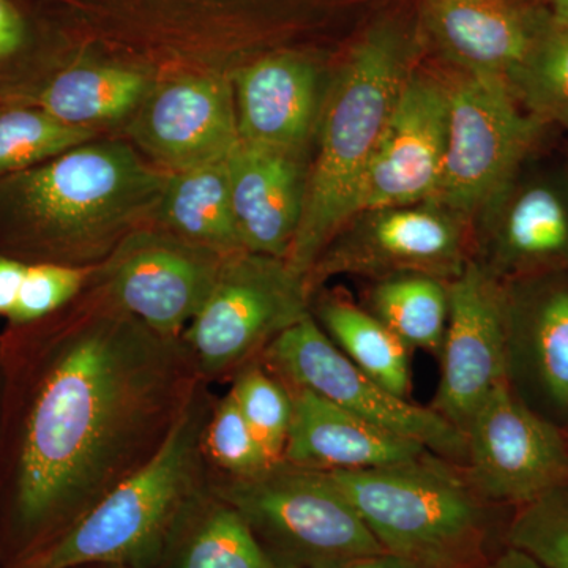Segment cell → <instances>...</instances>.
<instances>
[{
    "label": "cell",
    "mask_w": 568,
    "mask_h": 568,
    "mask_svg": "<svg viewBox=\"0 0 568 568\" xmlns=\"http://www.w3.org/2000/svg\"><path fill=\"white\" fill-rule=\"evenodd\" d=\"M185 346L121 312L48 355L22 428L11 534L47 544L155 455L197 384Z\"/></svg>",
    "instance_id": "1"
},
{
    "label": "cell",
    "mask_w": 568,
    "mask_h": 568,
    "mask_svg": "<svg viewBox=\"0 0 568 568\" xmlns=\"http://www.w3.org/2000/svg\"><path fill=\"white\" fill-rule=\"evenodd\" d=\"M213 407L200 381L148 463L47 544L9 568H159L201 493Z\"/></svg>",
    "instance_id": "2"
},
{
    "label": "cell",
    "mask_w": 568,
    "mask_h": 568,
    "mask_svg": "<svg viewBox=\"0 0 568 568\" xmlns=\"http://www.w3.org/2000/svg\"><path fill=\"white\" fill-rule=\"evenodd\" d=\"M377 544L420 568H484L506 548L503 510L463 465L425 452L395 465L328 473Z\"/></svg>",
    "instance_id": "3"
},
{
    "label": "cell",
    "mask_w": 568,
    "mask_h": 568,
    "mask_svg": "<svg viewBox=\"0 0 568 568\" xmlns=\"http://www.w3.org/2000/svg\"><path fill=\"white\" fill-rule=\"evenodd\" d=\"M168 173L122 141L85 142L14 174L3 193L43 244L71 261L114 252L155 215Z\"/></svg>",
    "instance_id": "4"
},
{
    "label": "cell",
    "mask_w": 568,
    "mask_h": 568,
    "mask_svg": "<svg viewBox=\"0 0 568 568\" xmlns=\"http://www.w3.org/2000/svg\"><path fill=\"white\" fill-rule=\"evenodd\" d=\"M407 50L390 29L369 33L336 78L308 170L304 212L286 261L308 275L328 242L357 213L373 153L405 82Z\"/></svg>",
    "instance_id": "5"
},
{
    "label": "cell",
    "mask_w": 568,
    "mask_h": 568,
    "mask_svg": "<svg viewBox=\"0 0 568 568\" xmlns=\"http://www.w3.org/2000/svg\"><path fill=\"white\" fill-rule=\"evenodd\" d=\"M215 488L278 568H334L383 555L331 474L282 462Z\"/></svg>",
    "instance_id": "6"
},
{
    "label": "cell",
    "mask_w": 568,
    "mask_h": 568,
    "mask_svg": "<svg viewBox=\"0 0 568 568\" xmlns=\"http://www.w3.org/2000/svg\"><path fill=\"white\" fill-rule=\"evenodd\" d=\"M306 276L283 257L224 254L215 283L183 342L197 373L219 376L261 357L287 328L312 315Z\"/></svg>",
    "instance_id": "7"
},
{
    "label": "cell",
    "mask_w": 568,
    "mask_h": 568,
    "mask_svg": "<svg viewBox=\"0 0 568 568\" xmlns=\"http://www.w3.org/2000/svg\"><path fill=\"white\" fill-rule=\"evenodd\" d=\"M551 130L519 104L506 78L465 73L448 88L447 151L433 200L473 226Z\"/></svg>",
    "instance_id": "8"
},
{
    "label": "cell",
    "mask_w": 568,
    "mask_h": 568,
    "mask_svg": "<svg viewBox=\"0 0 568 568\" xmlns=\"http://www.w3.org/2000/svg\"><path fill=\"white\" fill-rule=\"evenodd\" d=\"M473 250V226L436 200L355 213L306 275L310 291L338 275L376 282L420 274L457 278Z\"/></svg>",
    "instance_id": "9"
},
{
    "label": "cell",
    "mask_w": 568,
    "mask_h": 568,
    "mask_svg": "<svg viewBox=\"0 0 568 568\" xmlns=\"http://www.w3.org/2000/svg\"><path fill=\"white\" fill-rule=\"evenodd\" d=\"M261 362L290 388H304L426 450L463 465L462 429L432 406L414 405L354 365L328 338L313 313L276 336Z\"/></svg>",
    "instance_id": "10"
},
{
    "label": "cell",
    "mask_w": 568,
    "mask_h": 568,
    "mask_svg": "<svg viewBox=\"0 0 568 568\" xmlns=\"http://www.w3.org/2000/svg\"><path fill=\"white\" fill-rule=\"evenodd\" d=\"M541 145L473 222L470 260L499 282L568 274V171Z\"/></svg>",
    "instance_id": "11"
},
{
    "label": "cell",
    "mask_w": 568,
    "mask_h": 568,
    "mask_svg": "<svg viewBox=\"0 0 568 568\" xmlns=\"http://www.w3.org/2000/svg\"><path fill=\"white\" fill-rule=\"evenodd\" d=\"M463 435V469L495 506H525L568 484L567 432L523 405L506 383L474 410Z\"/></svg>",
    "instance_id": "12"
},
{
    "label": "cell",
    "mask_w": 568,
    "mask_h": 568,
    "mask_svg": "<svg viewBox=\"0 0 568 568\" xmlns=\"http://www.w3.org/2000/svg\"><path fill=\"white\" fill-rule=\"evenodd\" d=\"M224 254L166 230H134L112 252L108 284L123 312L175 339L211 293Z\"/></svg>",
    "instance_id": "13"
},
{
    "label": "cell",
    "mask_w": 568,
    "mask_h": 568,
    "mask_svg": "<svg viewBox=\"0 0 568 568\" xmlns=\"http://www.w3.org/2000/svg\"><path fill=\"white\" fill-rule=\"evenodd\" d=\"M506 384L523 405L568 429V274L503 283Z\"/></svg>",
    "instance_id": "14"
},
{
    "label": "cell",
    "mask_w": 568,
    "mask_h": 568,
    "mask_svg": "<svg viewBox=\"0 0 568 568\" xmlns=\"http://www.w3.org/2000/svg\"><path fill=\"white\" fill-rule=\"evenodd\" d=\"M448 297L440 379L432 407L463 432L480 403L506 383L504 286L469 260L448 283Z\"/></svg>",
    "instance_id": "15"
},
{
    "label": "cell",
    "mask_w": 568,
    "mask_h": 568,
    "mask_svg": "<svg viewBox=\"0 0 568 568\" xmlns=\"http://www.w3.org/2000/svg\"><path fill=\"white\" fill-rule=\"evenodd\" d=\"M447 138V85L409 71L366 170L357 212L433 200Z\"/></svg>",
    "instance_id": "16"
},
{
    "label": "cell",
    "mask_w": 568,
    "mask_h": 568,
    "mask_svg": "<svg viewBox=\"0 0 568 568\" xmlns=\"http://www.w3.org/2000/svg\"><path fill=\"white\" fill-rule=\"evenodd\" d=\"M130 134L164 173L224 162L241 142L233 91L216 78L164 84L144 99Z\"/></svg>",
    "instance_id": "17"
},
{
    "label": "cell",
    "mask_w": 568,
    "mask_h": 568,
    "mask_svg": "<svg viewBox=\"0 0 568 568\" xmlns=\"http://www.w3.org/2000/svg\"><path fill=\"white\" fill-rule=\"evenodd\" d=\"M226 164L242 246L286 260L304 212V152L241 141Z\"/></svg>",
    "instance_id": "18"
},
{
    "label": "cell",
    "mask_w": 568,
    "mask_h": 568,
    "mask_svg": "<svg viewBox=\"0 0 568 568\" xmlns=\"http://www.w3.org/2000/svg\"><path fill=\"white\" fill-rule=\"evenodd\" d=\"M425 14L433 39L455 65L506 80L549 17L526 0H425Z\"/></svg>",
    "instance_id": "19"
},
{
    "label": "cell",
    "mask_w": 568,
    "mask_h": 568,
    "mask_svg": "<svg viewBox=\"0 0 568 568\" xmlns=\"http://www.w3.org/2000/svg\"><path fill=\"white\" fill-rule=\"evenodd\" d=\"M290 390L293 420L283 455V462L290 465L323 473H354L407 462L429 452L313 392Z\"/></svg>",
    "instance_id": "20"
},
{
    "label": "cell",
    "mask_w": 568,
    "mask_h": 568,
    "mask_svg": "<svg viewBox=\"0 0 568 568\" xmlns=\"http://www.w3.org/2000/svg\"><path fill=\"white\" fill-rule=\"evenodd\" d=\"M239 136L248 144L304 152L320 112L315 67L275 55L235 74Z\"/></svg>",
    "instance_id": "21"
},
{
    "label": "cell",
    "mask_w": 568,
    "mask_h": 568,
    "mask_svg": "<svg viewBox=\"0 0 568 568\" xmlns=\"http://www.w3.org/2000/svg\"><path fill=\"white\" fill-rule=\"evenodd\" d=\"M155 216L164 230L194 244L220 253L244 250L226 160L168 173Z\"/></svg>",
    "instance_id": "22"
},
{
    "label": "cell",
    "mask_w": 568,
    "mask_h": 568,
    "mask_svg": "<svg viewBox=\"0 0 568 568\" xmlns=\"http://www.w3.org/2000/svg\"><path fill=\"white\" fill-rule=\"evenodd\" d=\"M159 568H278L245 519L213 493L186 511Z\"/></svg>",
    "instance_id": "23"
},
{
    "label": "cell",
    "mask_w": 568,
    "mask_h": 568,
    "mask_svg": "<svg viewBox=\"0 0 568 568\" xmlns=\"http://www.w3.org/2000/svg\"><path fill=\"white\" fill-rule=\"evenodd\" d=\"M317 324L366 375L409 398L410 351L364 305L343 294L324 295L317 305Z\"/></svg>",
    "instance_id": "24"
},
{
    "label": "cell",
    "mask_w": 568,
    "mask_h": 568,
    "mask_svg": "<svg viewBox=\"0 0 568 568\" xmlns=\"http://www.w3.org/2000/svg\"><path fill=\"white\" fill-rule=\"evenodd\" d=\"M448 283L436 276L405 274L369 282L364 305L413 353L439 357L448 323Z\"/></svg>",
    "instance_id": "25"
},
{
    "label": "cell",
    "mask_w": 568,
    "mask_h": 568,
    "mask_svg": "<svg viewBox=\"0 0 568 568\" xmlns=\"http://www.w3.org/2000/svg\"><path fill=\"white\" fill-rule=\"evenodd\" d=\"M145 81L136 71L114 67H80L63 71L39 93L36 108L74 126L118 121L145 97Z\"/></svg>",
    "instance_id": "26"
},
{
    "label": "cell",
    "mask_w": 568,
    "mask_h": 568,
    "mask_svg": "<svg viewBox=\"0 0 568 568\" xmlns=\"http://www.w3.org/2000/svg\"><path fill=\"white\" fill-rule=\"evenodd\" d=\"M519 104L545 125L568 130V18L549 14L525 61L507 78Z\"/></svg>",
    "instance_id": "27"
},
{
    "label": "cell",
    "mask_w": 568,
    "mask_h": 568,
    "mask_svg": "<svg viewBox=\"0 0 568 568\" xmlns=\"http://www.w3.org/2000/svg\"><path fill=\"white\" fill-rule=\"evenodd\" d=\"M93 136V129L69 125L40 108L0 111V175L31 170Z\"/></svg>",
    "instance_id": "28"
},
{
    "label": "cell",
    "mask_w": 568,
    "mask_h": 568,
    "mask_svg": "<svg viewBox=\"0 0 568 568\" xmlns=\"http://www.w3.org/2000/svg\"><path fill=\"white\" fill-rule=\"evenodd\" d=\"M230 392L265 454L272 462L282 463L293 420L290 387L257 357L239 369Z\"/></svg>",
    "instance_id": "29"
},
{
    "label": "cell",
    "mask_w": 568,
    "mask_h": 568,
    "mask_svg": "<svg viewBox=\"0 0 568 568\" xmlns=\"http://www.w3.org/2000/svg\"><path fill=\"white\" fill-rule=\"evenodd\" d=\"M504 540L544 568H568V484L515 508Z\"/></svg>",
    "instance_id": "30"
},
{
    "label": "cell",
    "mask_w": 568,
    "mask_h": 568,
    "mask_svg": "<svg viewBox=\"0 0 568 568\" xmlns=\"http://www.w3.org/2000/svg\"><path fill=\"white\" fill-rule=\"evenodd\" d=\"M205 452L233 478L257 476L278 465L265 454L231 392L212 409L205 429Z\"/></svg>",
    "instance_id": "31"
},
{
    "label": "cell",
    "mask_w": 568,
    "mask_h": 568,
    "mask_svg": "<svg viewBox=\"0 0 568 568\" xmlns=\"http://www.w3.org/2000/svg\"><path fill=\"white\" fill-rule=\"evenodd\" d=\"M89 274L91 268L81 265H28L11 320L26 324L50 315L80 293Z\"/></svg>",
    "instance_id": "32"
},
{
    "label": "cell",
    "mask_w": 568,
    "mask_h": 568,
    "mask_svg": "<svg viewBox=\"0 0 568 568\" xmlns=\"http://www.w3.org/2000/svg\"><path fill=\"white\" fill-rule=\"evenodd\" d=\"M26 271L28 265L20 261L0 257V315L10 316L17 305Z\"/></svg>",
    "instance_id": "33"
},
{
    "label": "cell",
    "mask_w": 568,
    "mask_h": 568,
    "mask_svg": "<svg viewBox=\"0 0 568 568\" xmlns=\"http://www.w3.org/2000/svg\"><path fill=\"white\" fill-rule=\"evenodd\" d=\"M22 41V24L7 0H0V59L18 50Z\"/></svg>",
    "instance_id": "34"
},
{
    "label": "cell",
    "mask_w": 568,
    "mask_h": 568,
    "mask_svg": "<svg viewBox=\"0 0 568 568\" xmlns=\"http://www.w3.org/2000/svg\"><path fill=\"white\" fill-rule=\"evenodd\" d=\"M484 568H544L518 549L506 547Z\"/></svg>",
    "instance_id": "35"
},
{
    "label": "cell",
    "mask_w": 568,
    "mask_h": 568,
    "mask_svg": "<svg viewBox=\"0 0 568 568\" xmlns=\"http://www.w3.org/2000/svg\"><path fill=\"white\" fill-rule=\"evenodd\" d=\"M334 568H420L409 560L396 558V556L383 552V555L369 556V558L353 560Z\"/></svg>",
    "instance_id": "36"
},
{
    "label": "cell",
    "mask_w": 568,
    "mask_h": 568,
    "mask_svg": "<svg viewBox=\"0 0 568 568\" xmlns=\"http://www.w3.org/2000/svg\"><path fill=\"white\" fill-rule=\"evenodd\" d=\"M534 2L547 10L551 17L560 20L568 18V0H534Z\"/></svg>",
    "instance_id": "37"
},
{
    "label": "cell",
    "mask_w": 568,
    "mask_h": 568,
    "mask_svg": "<svg viewBox=\"0 0 568 568\" xmlns=\"http://www.w3.org/2000/svg\"><path fill=\"white\" fill-rule=\"evenodd\" d=\"M562 160H564V164H566V168H567V171H568V130H567L566 152H564Z\"/></svg>",
    "instance_id": "38"
},
{
    "label": "cell",
    "mask_w": 568,
    "mask_h": 568,
    "mask_svg": "<svg viewBox=\"0 0 568 568\" xmlns=\"http://www.w3.org/2000/svg\"><path fill=\"white\" fill-rule=\"evenodd\" d=\"M108 568H118V567H108Z\"/></svg>",
    "instance_id": "39"
},
{
    "label": "cell",
    "mask_w": 568,
    "mask_h": 568,
    "mask_svg": "<svg viewBox=\"0 0 568 568\" xmlns=\"http://www.w3.org/2000/svg\"><path fill=\"white\" fill-rule=\"evenodd\" d=\"M567 436H568V429H567Z\"/></svg>",
    "instance_id": "40"
}]
</instances>
